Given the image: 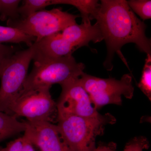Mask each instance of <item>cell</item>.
Masks as SVG:
<instances>
[{
    "instance_id": "obj_20",
    "label": "cell",
    "mask_w": 151,
    "mask_h": 151,
    "mask_svg": "<svg viewBox=\"0 0 151 151\" xmlns=\"http://www.w3.org/2000/svg\"><path fill=\"white\" fill-rule=\"evenodd\" d=\"M116 144L113 143L100 144L94 151H116Z\"/></svg>"
},
{
    "instance_id": "obj_13",
    "label": "cell",
    "mask_w": 151,
    "mask_h": 151,
    "mask_svg": "<svg viewBox=\"0 0 151 151\" xmlns=\"http://www.w3.org/2000/svg\"><path fill=\"white\" fill-rule=\"evenodd\" d=\"M52 5V0H25L22 6L19 8L20 18L27 17L36 12L42 10L47 6Z\"/></svg>"
},
{
    "instance_id": "obj_9",
    "label": "cell",
    "mask_w": 151,
    "mask_h": 151,
    "mask_svg": "<svg viewBox=\"0 0 151 151\" xmlns=\"http://www.w3.org/2000/svg\"><path fill=\"white\" fill-rule=\"evenodd\" d=\"M25 123L26 128L23 137L40 151H72L57 125L48 121Z\"/></svg>"
},
{
    "instance_id": "obj_18",
    "label": "cell",
    "mask_w": 151,
    "mask_h": 151,
    "mask_svg": "<svg viewBox=\"0 0 151 151\" xmlns=\"http://www.w3.org/2000/svg\"><path fill=\"white\" fill-rule=\"evenodd\" d=\"M26 140L23 137L18 138L9 142L6 147L3 148V151H22Z\"/></svg>"
},
{
    "instance_id": "obj_4",
    "label": "cell",
    "mask_w": 151,
    "mask_h": 151,
    "mask_svg": "<svg viewBox=\"0 0 151 151\" xmlns=\"http://www.w3.org/2000/svg\"><path fill=\"white\" fill-rule=\"evenodd\" d=\"M35 52L34 43L28 48L16 52L0 65V111L7 114L9 108L21 92L30 63Z\"/></svg>"
},
{
    "instance_id": "obj_14",
    "label": "cell",
    "mask_w": 151,
    "mask_h": 151,
    "mask_svg": "<svg viewBox=\"0 0 151 151\" xmlns=\"http://www.w3.org/2000/svg\"><path fill=\"white\" fill-rule=\"evenodd\" d=\"M19 0H0V19L2 21L14 20L20 18Z\"/></svg>"
},
{
    "instance_id": "obj_7",
    "label": "cell",
    "mask_w": 151,
    "mask_h": 151,
    "mask_svg": "<svg viewBox=\"0 0 151 151\" xmlns=\"http://www.w3.org/2000/svg\"><path fill=\"white\" fill-rule=\"evenodd\" d=\"M50 87H42L20 94L9 108L7 114L24 117L27 122L48 121L58 116L57 104L50 92Z\"/></svg>"
},
{
    "instance_id": "obj_22",
    "label": "cell",
    "mask_w": 151,
    "mask_h": 151,
    "mask_svg": "<svg viewBox=\"0 0 151 151\" xmlns=\"http://www.w3.org/2000/svg\"><path fill=\"white\" fill-rule=\"evenodd\" d=\"M3 148L2 147H0V151H3Z\"/></svg>"
},
{
    "instance_id": "obj_11",
    "label": "cell",
    "mask_w": 151,
    "mask_h": 151,
    "mask_svg": "<svg viewBox=\"0 0 151 151\" xmlns=\"http://www.w3.org/2000/svg\"><path fill=\"white\" fill-rule=\"evenodd\" d=\"M53 5L67 4L78 9L82 17V23H91V20L100 4L95 0H52Z\"/></svg>"
},
{
    "instance_id": "obj_1",
    "label": "cell",
    "mask_w": 151,
    "mask_h": 151,
    "mask_svg": "<svg viewBox=\"0 0 151 151\" xmlns=\"http://www.w3.org/2000/svg\"><path fill=\"white\" fill-rule=\"evenodd\" d=\"M103 34L107 54L103 65L111 70L115 53L121 54L126 44L134 43L151 55V42L146 35V25L135 15L125 0H102L93 16Z\"/></svg>"
},
{
    "instance_id": "obj_12",
    "label": "cell",
    "mask_w": 151,
    "mask_h": 151,
    "mask_svg": "<svg viewBox=\"0 0 151 151\" xmlns=\"http://www.w3.org/2000/svg\"><path fill=\"white\" fill-rule=\"evenodd\" d=\"M35 40V37L27 35L15 28L0 26V44L24 42L29 47Z\"/></svg>"
},
{
    "instance_id": "obj_16",
    "label": "cell",
    "mask_w": 151,
    "mask_h": 151,
    "mask_svg": "<svg viewBox=\"0 0 151 151\" xmlns=\"http://www.w3.org/2000/svg\"><path fill=\"white\" fill-rule=\"evenodd\" d=\"M128 5L143 20L151 18V0H130Z\"/></svg>"
},
{
    "instance_id": "obj_15",
    "label": "cell",
    "mask_w": 151,
    "mask_h": 151,
    "mask_svg": "<svg viewBox=\"0 0 151 151\" xmlns=\"http://www.w3.org/2000/svg\"><path fill=\"white\" fill-rule=\"evenodd\" d=\"M138 87L145 95L151 100V55H147L145 63Z\"/></svg>"
},
{
    "instance_id": "obj_5",
    "label": "cell",
    "mask_w": 151,
    "mask_h": 151,
    "mask_svg": "<svg viewBox=\"0 0 151 151\" xmlns=\"http://www.w3.org/2000/svg\"><path fill=\"white\" fill-rule=\"evenodd\" d=\"M79 79L97 110L108 104L122 105V96L131 99L134 96V87L129 73L117 80L98 78L84 73Z\"/></svg>"
},
{
    "instance_id": "obj_17",
    "label": "cell",
    "mask_w": 151,
    "mask_h": 151,
    "mask_svg": "<svg viewBox=\"0 0 151 151\" xmlns=\"http://www.w3.org/2000/svg\"><path fill=\"white\" fill-rule=\"evenodd\" d=\"M150 147L147 138L142 136L135 137L127 143L123 151H144Z\"/></svg>"
},
{
    "instance_id": "obj_19",
    "label": "cell",
    "mask_w": 151,
    "mask_h": 151,
    "mask_svg": "<svg viewBox=\"0 0 151 151\" xmlns=\"http://www.w3.org/2000/svg\"><path fill=\"white\" fill-rule=\"evenodd\" d=\"M15 52V49L12 46L0 44V65L3 60Z\"/></svg>"
},
{
    "instance_id": "obj_3",
    "label": "cell",
    "mask_w": 151,
    "mask_h": 151,
    "mask_svg": "<svg viewBox=\"0 0 151 151\" xmlns=\"http://www.w3.org/2000/svg\"><path fill=\"white\" fill-rule=\"evenodd\" d=\"M85 68L82 63L76 62L72 55L35 63L20 94L42 87L51 88L53 84L60 85L70 79L80 78Z\"/></svg>"
},
{
    "instance_id": "obj_8",
    "label": "cell",
    "mask_w": 151,
    "mask_h": 151,
    "mask_svg": "<svg viewBox=\"0 0 151 151\" xmlns=\"http://www.w3.org/2000/svg\"><path fill=\"white\" fill-rule=\"evenodd\" d=\"M79 78L70 79L60 85L62 91L56 103L58 116L72 115L84 118H101L103 115L98 113L92 104Z\"/></svg>"
},
{
    "instance_id": "obj_2",
    "label": "cell",
    "mask_w": 151,
    "mask_h": 151,
    "mask_svg": "<svg viewBox=\"0 0 151 151\" xmlns=\"http://www.w3.org/2000/svg\"><path fill=\"white\" fill-rule=\"evenodd\" d=\"M57 126L72 151H94L96 139L104 133L105 126L116 119L109 113L101 118H88L67 115L57 116Z\"/></svg>"
},
{
    "instance_id": "obj_10",
    "label": "cell",
    "mask_w": 151,
    "mask_h": 151,
    "mask_svg": "<svg viewBox=\"0 0 151 151\" xmlns=\"http://www.w3.org/2000/svg\"><path fill=\"white\" fill-rule=\"evenodd\" d=\"M26 128L25 122H20L15 116L0 111V142L24 132Z\"/></svg>"
},
{
    "instance_id": "obj_6",
    "label": "cell",
    "mask_w": 151,
    "mask_h": 151,
    "mask_svg": "<svg viewBox=\"0 0 151 151\" xmlns=\"http://www.w3.org/2000/svg\"><path fill=\"white\" fill-rule=\"evenodd\" d=\"M78 17L77 15L68 13L58 8L50 10H42L25 18L8 20L7 25L35 37V42H38L76 24V19Z\"/></svg>"
},
{
    "instance_id": "obj_21",
    "label": "cell",
    "mask_w": 151,
    "mask_h": 151,
    "mask_svg": "<svg viewBox=\"0 0 151 151\" xmlns=\"http://www.w3.org/2000/svg\"><path fill=\"white\" fill-rule=\"evenodd\" d=\"M22 151H35V150L32 144L26 140V142L25 144L24 148Z\"/></svg>"
}]
</instances>
